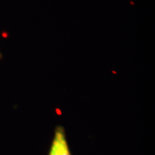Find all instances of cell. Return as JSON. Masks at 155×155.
<instances>
[{"label":"cell","instance_id":"obj_1","mask_svg":"<svg viewBox=\"0 0 155 155\" xmlns=\"http://www.w3.org/2000/svg\"><path fill=\"white\" fill-rule=\"evenodd\" d=\"M48 155H72L67 141L65 129L61 126L55 128Z\"/></svg>","mask_w":155,"mask_h":155},{"label":"cell","instance_id":"obj_2","mask_svg":"<svg viewBox=\"0 0 155 155\" xmlns=\"http://www.w3.org/2000/svg\"><path fill=\"white\" fill-rule=\"evenodd\" d=\"M2 58V54L0 53V60H1Z\"/></svg>","mask_w":155,"mask_h":155}]
</instances>
